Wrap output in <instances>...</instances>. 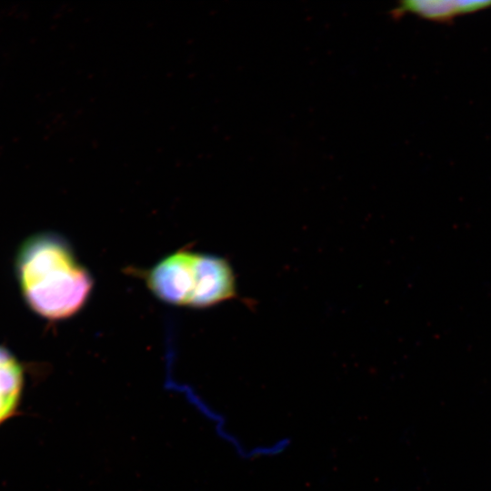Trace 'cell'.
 I'll list each match as a JSON object with an SVG mask.
<instances>
[{
	"instance_id": "cell-2",
	"label": "cell",
	"mask_w": 491,
	"mask_h": 491,
	"mask_svg": "<svg viewBox=\"0 0 491 491\" xmlns=\"http://www.w3.org/2000/svg\"><path fill=\"white\" fill-rule=\"evenodd\" d=\"M204 256L183 247L148 269H131L159 300L196 308L204 282Z\"/></svg>"
},
{
	"instance_id": "cell-4",
	"label": "cell",
	"mask_w": 491,
	"mask_h": 491,
	"mask_svg": "<svg viewBox=\"0 0 491 491\" xmlns=\"http://www.w3.org/2000/svg\"><path fill=\"white\" fill-rule=\"evenodd\" d=\"M491 5V1L413 0L401 2L396 15L411 13L426 19L446 21Z\"/></svg>"
},
{
	"instance_id": "cell-3",
	"label": "cell",
	"mask_w": 491,
	"mask_h": 491,
	"mask_svg": "<svg viewBox=\"0 0 491 491\" xmlns=\"http://www.w3.org/2000/svg\"><path fill=\"white\" fill-rule=\"evenodd\" d=\"M23 386L20 363L8 349L0 346V425L15 413Z\"/></svg>"
},
{
	"instance_id": "cell-1",
	"label": "cell",
	"mask_w": 491,
	"mask_h": 491,
	"mask_svg": "<svg viewBox=\"0 0 491 491\" xmlns=\"http://www.w3.org/2000/svg\"><path fill=\"white\" fill-rule=\"evenodd\" d=\"M15 270L22 296L31 310L50 320L78 313L89 299L94 279L61 235L42 232L19 246Z\"/></svg>"
}]
</instances>
